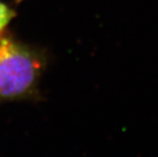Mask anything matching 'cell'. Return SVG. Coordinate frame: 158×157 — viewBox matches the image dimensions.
I'll return each instance as SVG.
<instances>
[{
    "instance_id": "1",
    "label": "cell",
    "mask_w": 158,
    "mask_h": 157,
    "mask_svg": "<svg viewBox=\"0 0 158 157\" xmlns=\"http://www.w3.org/2000/svg\"><path fill=\"white\" fill-rule=\"evenodd\" d=\"M39 68L34 55L0 37V95L13 97L27 92L35 82Z\"/></svg>"
},
{
    "instance_id": "2",
    "label": "cell",
    "mask_w": 158,
    "mask_h": 157,
    "mask_svg": "<svg viewBox=\"0 0 158 157\" xmlns=\"http://www.w3.org/2000/svg\"><path fill=\"white\" fill-rule=\"evenodd\" d=\"M13 15H15V12L6 5L0 2V33L5 29V27L11 21Z\"/></svg>"
}]
</instances>
